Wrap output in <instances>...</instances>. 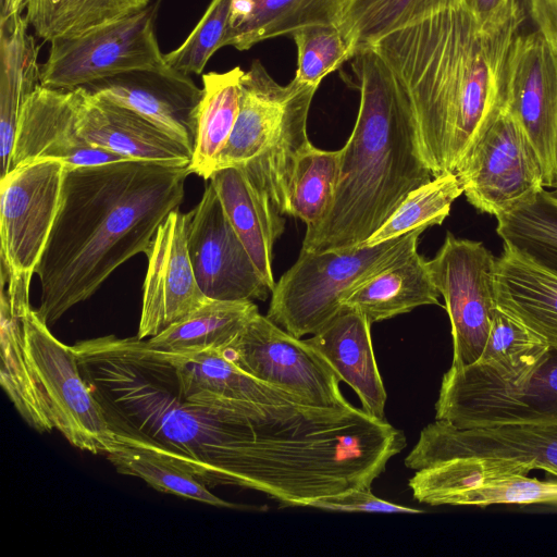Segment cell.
<instances>
[{
    "mask_svg": "<svg viewBox=\"0 0 557 557\" xmlns=\"http://www.w3.org/2000/svg\"><path fill=\"white\" fill-rule=\"evenodd\" d=\"M44 159L59 160L66 168H76L126 158L96 148L82 137L77 128L75 89L38 85L22 106L9 172Z\"/></svg>",
    "mask_w": 557,
    "mask_h": 557,
    "instance_id": "e0dca14e",
    "label": "cell"
},
{
    "mask_svg": "<svg viewBox=\"0 0 557 557\" xmlns=\"http://www.w3.org/2000/svg\"><path fill=\"white\" fill-rule=\"evenodd\" d=\"M82 87L137 112L193 154L202 88L190 75L165 64L121 73Z\"/></svg>",
    "mask_w": 557,
    "mask_h": 557,
    "instance_id": "ac0fdd59",
    "label": "cell"
},
{
    "mask_svg": "<svg viewBox=\"0 0 557 557\" xmlns=\"http://www.w3.org/2000/svg\"><path fill=\"white\" fill-rule=\"evenodd\" d=\"M162 352L173 367L182 394L196 404L209 407L240 401L307 404L247 373L223 351Z\"/></svg>",
    "mask_w": 557,
    "mask_h": 557,
    "instance_id": "44dd1931",
    "label": "cell"
},
{
    "mask_svg": "<svg viewBox=\"0 0 557 557\" xmlns=\"http://www.w3.org/2000/svg\"><path fill=\"white\" fill-rule=\"evenodd\" d=\"M476 23L487 28L504 22L520 4L521 0H462Z\"/></svg>",
    "mask_w": 557,
    "mask_h": 557,
    "instance_id": "60d3db41",
    "label": "cell"
},
{
    "mask_svg": "<svg viewBox=\"0 0 557 557\" xmlns=\"http://www.w3.org/2000/svg\"><path fill=\"white\" fill-rule=\"evenodd\" d=\"M189 212L188 252L203 294L218 300H265L271 289L231 224L211 183Z\"/></svg>",
    "mask_w": 557,
    "mask_h": 557,
    "instance_id": "9a60e30c",
    "label": "cell"
},
{
    "mask_svg": "<svg viewBox=\"0 0 557 557\" xmlns=\"http://www.w3.org/2000/svg\"><path fill=\"white\" fill-rule=\"evenodd\" d=\"M426 228L420 226L374 246L300 250L296 262L275 283L267 317L296 337L313 335L357 287L416 251Z\"/></svg>",
    "mask_w": 557,
    "mask_h": 557,
    "instance_id": "5b68a950",
    "label": "cell"
},
{
    "mask_svg": "<svg viewBox=\"0 0 557 557\" xmlns=\"http://www.w3.org/2000/svg\"><path fill=\"white\" fill-rule=\"evenodd\" d=\"M240 66L202 75V97L197 113V132L189 170L210 180L235 125L239 110Z\"/></svg>",
    "mask_w": 557,
    "mask_h": 557,
    "instance_id": "83f0119b",
    "label": "cell"
},
{
    "mask_svg": "<svg viewBox=\"0 0 557 557\" xmlns=\"http://www.w3.org/2000/svg\"><path fill=\"white\" fill-rule=\"evenodd\" d=\"M371 323L356 309H342L307 341L358 395L362 409L384 419L386 391L375 361Z\"/></svg>",
    "mask_w": 557,
    "mask_h": 557,
    "instance_id": "7402d4cb",
    "label": "cell"
},
{
    "mask_svg": "<svg viewBox=\"0 0 557 557\" xmlns=\"http://www.w3.org/2000/svg\"><path fill=\"white\" fill-rule=\"evenodd\" d=\"M308 507L345 512L422 513L423 510L383 500L371 488H351L312 500Z\"/></svg>",
    "mask_w": 557,
    "mask_h": 557,
    "instance_id": "ab89813d",
    "label": "cell"
},
{
    "mask_svg": "<svg viewBox=\"0 0 557 557\" xmlns=\"http://www.w3.org/2000/svg\"><path fill=\"white\" fill-rule=\"evenodd\" d=\"M533 24L557 53V0H522Z\"/></svg>",
    "mask_w": 557,
    "mask_h": 557,
    "instance_id": "b9f144b4",
    "label": "cell"
},
{
    "mask_svg": "<svg viewBox=\"0 0 557 557\" xmlns=\"http://www.w3.org/2000/svg\"><path fill=\"white\" fill-rule=\"evenodd\" d=\"M160 1L76 37L50 42L40 85L75 89L121 73L165 65L156 21Z\"/></svg>",
    "mask_w": 557,
    "mask_h": 557,
    "instance_id": "9c48e42d",
    "label": "cell"
},
{
    "mask_svg": "<svg viewBox=\"0 0 557 557\" xmlns=\"http://www.w3.org/2000/svg\"><path fill=\"white\" fill-rule=\"evenodd\" d=\"M252 376L321 407H344L341 377L326 359L300 339L258 313L225 351Z\"/></svg>",
    "mask_w": 557,
    "mask_h": 557,
    "instance_id": "8fae6325",
    "label": "cell"
},
{
    "mask_svg": "<svg viewBox=\"0 0 557 557\" xmlns=\"http://www.w3.org/2000/svg\"><path fill=\"white\" fill-rule=\"evenodd\" d=\"M350 65L360 94L356 123L339 149L331 208L321 222L307 227L301 251L360 247L410 191L434 177L409 102L382 58L364 46Z\"/></svg>",
    "mask_w": 557,
    "mask_h": 557,
    "instance_id": "3957f363",
    "label": "cell"
},
{
    "mask_svg": "<svg viewBox=\"0 0 557 557\" xmlns=\"http://www.w3.org/2000/svg\"><path fill=\"white\" fill-rule=\"evenodd\" d=\"M461 3L462 0H347L339 28L357 51L394 30Z\"/></svg>",
    "mask_w": 557,
    "mask_h": 557,
    "instance_id": "1f68e13d",
    "label": "cell"
},
{
    "mask_svg": "<svg viewBox=\"0 0 557 557\" xmlns=\"http://www.w3.org/2000/svg\"><path fill=\"white\" fill-rule=\"evenodd\" d=\"M106 456L119 473L137 476L157 491L216 507L245 508L215 496L189 472L146 448L116 440Z\"/></svg>",
    "mask_w": 557,
    "mask_h": 557,
    "instance_id": "836d02e7",
    "label": "cell"
},
{
    "mask_svg": "<svg viewBox=\"0 0 557 557\" xmlns=\"http://www.w3.org/2000/svg\"><path fill=\"white\" fill-rule=\"evenodd\" d=\"M494 289L497 306L557 346V275L503 245L496 258Z\"/></svg>",
    "mask_w": 557,
    "mask_h": 557,
    "instance_id": "603a6c76",
    "label": "cell"
},
{
    "mask_svg": "<svg viewBox=\"0 0 557 557\" xmlns=\"http://www.w3.org/2000/svg\"><path fill=\"white\" fill-rule=\"evenodd\" d=\"M77 128L82 137L96 148L126 159L188 166L191 152L137 112L75 88Z\"/></svg>",
    "mask_w": 557,
    "mask_h": 557,
    "instance_id": "d6986e66",
    "label": "cell"
},
{
    "mask_svg": "<svg viewBox=\"0 0 557 557\" xmlns=\"http://www.w3.org/2000/svg\"><path fill=\"white\" fill-rule=\"evenodd\" d=\"M463 194L456 173H445L410 191L386 222L361 246H374L420 227L441 225Z\"/></svg>",
    "mask_w": 557,
    "mask_h": 557,
    "instance_id": "e575fe53",
    "label": "cell"
},
{
    "mask_svg": "<svg viewBox=\"0 0 557 557\" xmlns=\"http://www.w3.org/2000/svg\"><path fill=\"white\" fill-rule=\"evenodd\" d=\"M556 188H557V184H556Z\"/></svg>",
    "mask_w": 557,
    "mask_h": 557,
    "instance_id": "7bdbcfd3",
    "label": "cell"
},
{
    "mask_svg": "<svg viewBox=\"0 0 557 557\" xmlns=\"http://www.w3.org/2000/svg\"><path fill=\"white\" fill-rule=\"evenodd\" d=\"M429 260L418 251L373 275L343 306L361 312L373 324L424 305H440Z\"/></svg>",
    "mask_w": 557,
    "mask_h": 557,
    "instance_id": "484cf974",
    "label": "cell"
},
{
    "mask_svg": "<svg viewBox=\"0 0 557 557\" xmlns=\"http://www.w3.org/2000/svg\"><path fill=\"white\" fill-rule=\"evenodd\" d=\"M5 283L1 277L0 382L27 424L39 433L50 432L54 428L48 407L25 355L23 322L11 312Z\"/></svg>",
    "mask_w": 557,
    "mask_h": 557,
    "instance_id": "f1b7e54d",
    "label": "cell"
},
{
    "mask_svg": "<svg viewBox=\"0 0 557 557\" xmlns=\"http://www.w3.org/2000/svg\"><path fill=\"white\" fill-rule=\"evenodd\" d=\"M189 216L190 212L172 211L159 226L145 253L148 267L136 335L140 339L158 335L210 299L199 287L189 258Z\"/></svg>",
    "mask_w": 557,
    "mask_h": 557,
    "instance_id": "2e32d148",
    "label": "cell"
},
{
    "mask_svg": "<svg viewBox=\"0 0 557 557\" xmlns=\"http://www.w3.org/2000/svg\"><path fill=\"white\" fill-rule=\"evenodd\" d=\"M508 110L533 146L545 187L557 184V53L536 30L519 34L506 64Z\"/></svg>",
    "mask_w": 557,
    "mask_h": 557,
    "instance_id": "5bb4252c",
    "label": "cell"
},
{
    "mask_svg": "<svg viewBox=\"0 0 557 557\" xmlns=\"http://www.w3.org/2000/svg\"><path fill=\"white\" fill-rule=\"evenodd\" d=\"M548 345L536 333L497 306L478 363L502 377H516L531 370Z\"/></svg>",
    "mask_w": 557,
    "mask_h": 557,
    "instance_id": "d590c367",
    "label": "cell"
},
{
    "mask_svg": "<svg viewBox=\"0 0 557 557\" xmlns=\"http://www.w3.org/2000/svg\"><path fill=\"white\" fill-rule=\"evenodd\" d=\"M347 0H233L222 47L239 51L310 25H341Z\"/></svg>",
    "mask_w": 557,
    "mask_h": 557,
    "instance_id": "d4e9b609",
    "label": "cell"
},
{
    "mask_svg": "<svg viewBox=\"0 0 557 557\" xmlns=\"http://www.w3.org/2000/svg\"><path fill=\"white\" fill-rule=\"evenodd\" d=\"M259 313L252 300L209 299L185 319L170 325L147 343L168 352H225Z\"/></svg>",
    "mask_w": 557,
    "mask_h": 557,
    "instance_id": "4316f807",
    "label": "cell"
},
{
    "mask_svg": "<svg viewBox=\"0 0 557 557\" xmlns=\"http://www.w3.org/2000/svg\"><path fill=\"white\" fill-rule=\"evenodd\" d=\"M233 0H211L205 14L184 42L164 54L171 67L187 74H201L213 53L222 48Z\"/></svg>",
    "mask_w": 557,
    "mask_h": 557,
    "instance_id": "74e56055",
    "label": "cell"
},
{
    "mask_svg": "<svg viewBox=\"0 0 557 557\" xmlns=\"http://www.w3.org/2000/svg\"><path fill=\"white\" fill-rule=\"evenodd\" d=\"M467 201L482 213L502 215L545 187L540 159L505 108L457 170Z\"/></svg>",
    "mask_w": 557,
    "mask_h": 557,
    "instance_id": "7c38bea8",
    "label": "cell"
},
{
    "mask_svg": "<svg viewBox=\"0 0 557 557\" xmlns=\"http://www.w3.org/2000/svg\"><path fill=\"white\" fill-rule=\"evenodd\" d=\"M557 502V480L541 481L528 475H507L486 482L461 495L456 506H479Z\"/></svg>",
    "mask_w": 557,
    "mask_h": 557,
    "instance_id": "f35d334b",
    "label": "cell"
},
{
    "mask_svg": "<svg viewBox=\"0 0 557 557\" xmlns=\"http://www.w3.org/2000/svg\"><path fill=\"white\" fill-rule=\"evenodd\" d=\"M188 166L124 159L66 168L59 210L35 274L38 315L54 324L109 276L146 253L159 226L180 209Z\"/></svg>",
    "mask_w": 557,
    "mask_h": 557,
    "instance_id": "7a4b0ae2",
    "label": "cell"
},
{
    "mask_svg": "<svg viewBox=\"0 0 557 557\" xmlns=\"http://www.w3.org/2000/svg\"><path fill=\"white\" fill-rule=\"evenodd\" d=\"M22 322L25 355L53 428L78 449L108 454L116 437L81 373L73 346L54 337L36 310H28Z\"/></svg>",
    "mask_w": 557,
    "mask_h": 557,
    "instance_id": "ba28073f",
    "label": "cell"
},
{
    "mask_svg": "<svg viewBox=\"0 0 557 557\" xmlns=\"http://www.w3.org/2000/svg\"><path fill=\"white\" fill-rule=\"evenodd\" d=\"M27 0H0V159L9 172L20 112L40 85L39 47L28 34Z\"/></svg>",
    "mask_w": 557,
    "mask_h": 557,
    "instance_id": "ffe728a7",
    "label": "cell"
},
{
    "mask_svg": "<svg viewBox=\"0 0 557 557\" xmlns=\"http://www.w3.org/2000/svg\"><path fill=\"white\" fill-rule=\"evenodd\" d=\"M341 150L310 144L297 158L289 183L287 215L312 227L331 208L339 174Z\"/></svg>",
    "mask_w": 557,
    "mask_h": 557,
    "instance_id": "d6a6232c",
    "label": "cell"
},
{
    "mask_svg": "<svg viewBox=\"0 0 557 557\" xmlns=\"http://www.w3.org/2000/svg\"><path fill=\"white\" fill-rule=\"evenodd\" d=\"M524 20L521 3L483 28L461 3L370 45L409 102L434 177L456 173L505 108L507 59Z\"/></svg>",
    "mask_w": 557,
    "mask_h": 557,
    "instance_id": "6da1fadb",
    "label": "cell"
},
{
    "mask_svg": "<svg viewBox=\"0 0 557 557\" xmlns=\"http://www.w3.org/2000/svg\"><path fill=\"white\" fill-rule=\"evenodd\" d=\"M455 458L516 463L557 478V428L522 424L456 428L435 420L421 431L405 465L418 471Z\"/></svg>",
    "mask_w": 557,
    "mask_h": 557,
    "instance_id": "4fadbf2b",
    "label": "cell"
},
{
    "mask_svg": "<svg viewBox=\"0 0 557 557\" xmlns=\"http://www.w3.org/2000/svg\"><path fill=\"white\" fill-rule=\"evenodd\" d=\"M429 267L451 325V366L475 363L482 356L497 309L496 258L482 242L458 238L447 232Z\"/></svg>",
    "mask_w": 557,
    "mask_h": 557,
    "instance_id": "30bf717a",
    "label": "cell"
},
{
    "mask_svg": "<svg viewBox=\"0 0 557 557\" xmlns=\"http://www.w3.org/2000/svg\"><path fill=\"white\" fill-rule=\"evenodd\" d=\"M297 81L319 87L321 81L349 61L356 51L337 25L317 24L294 32Z\"/></svg>",
    "mask_w": 557,
    "mask_h": 557,
    "instance_id": "8d00e7d4",
    "label": "cell"
},
{
    "mask_svg": "<svg viewBox=\"0 0 557 557\" xmlns=\"http://www.w3.org/2000/svg\"><path fill=\"white\" fill-rule=\"evenodd\" d=\"M496 220L503 245L557 275V193L544 187Z\"/></svg>",
    "mask_w": 557,
    "mask_h": 557,
    "instance_id": "f546056e",
    "label": "cell"
},
{
    "mask_svg": "<svg viewBox=\"0 0 557 557\" xmlns=\"http://www.w3.org/2000/svg\"><path fill=\"white\" fill-rule=\"evenodd\" d=\"M318 88L296 78L281 85L259 60L240 78L237 119L216 171L239 166L282 215L296 160L311 144L307 122Z\"/></svg>",
    "mask_w": 557,
    "mask_h": 557,
    "instance_id": "277c9868",
    "label": "cell"
},
{
    "mask_svg": "<svg viewBox=\"0 0 557 557\" xmlns=\"http://www.w3.org/2000/svg\"><path fill=\"white\" fill-rule=\"evenodd\" d=\"M148 4L150 0H27L26 16L35 35L51 42L79 36Z\"/></svg>",
    "mask_w": 557,
    "mask_h": 557,
    "instance_id": "4dcf8cb0",
    "label": "cell"
},
{
    "mask_svg": "<svg viewBox=\"0 0 557 557\" xmlns=\"http://www.w3.org/2000/svg\"><path fill=\"white\" fill-rule=\"evenodd\" d=\"M65 166L54 159L36 160L1 177V277L11 312L20 319L32 309L30 281L59 210Z\"/></svg>",
    "mask_w": 557,
    "mask_h": 557,
    "instance_id": "52a82bcc",
    "label": "cell"
},
{
    "mask_svg": "<svg viewBox=\"0 0 557 557\" xmlns=\"http://www.w3.org/2000/svg\"><path fill=\"white\" fill-rule=\"evenodd\" d=\"M435 420L456 428H557V346H548L531 370L511 379L478 362L450 366L442 379Z\"/></svg>",
    "mask_w": 557,
    "mask_h": 557,
    "instance_id": "8992f818",
    "label": "cell"
},
{
    "mask_svg": "<svg viewBox=\"0 0 557 557\" xmlns=\"http://www.w3.org/2000/svg\"><path fill=\"white\" fill-rule=\"evenodd\" d=\"M210 183L225 213L271 292L273 246L284 232V218L256 189L239 166L215 171Z\"/></svg>",
    "mask_w": 557,
    "mask_h": 557,
    "instance_id": "cb8c5ba5",
    "label": "cell"
}]
</instances>
